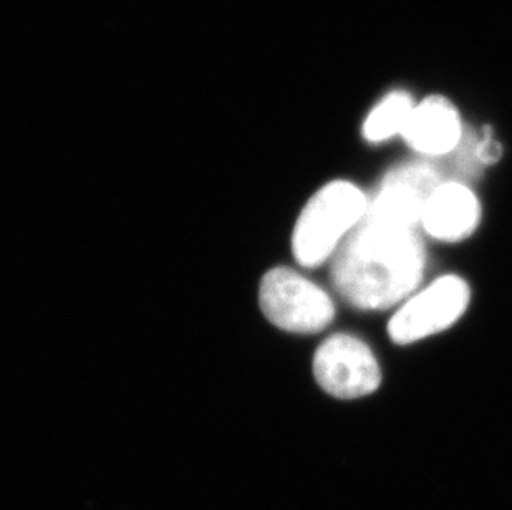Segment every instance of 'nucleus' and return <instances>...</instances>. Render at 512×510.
<instances>
[{
	"label": "nucleus",
	"mask_w": 512,
	"mask_h": 510,
	"mask_svg": "<svg viewBox=\"0 0 512 510\" xmlns=\"http://www.w3.org/2000/svg\"><path fill=\"white\" fill-rule=\"evenodd\" d=\"M413 100L405 92H393L373 108L363 123V136L370 143L390 140L405 128L408 116L413 110Z\"/></svg>",
	"instance_id": "1a4fd4ad"
},
{
	"label": "nucleus",
	"mask_w": 512,
	"mask_h": 510,
	"mask_svg": "<svg viewBox=\"0 0 512 510\" xmlns=\"http://www.w3.org/2000/svg\"><path fill=\"white\" fill-rule=\"evenodd\" d=\"M483 141H479L476 143V158L481 161V163H496L499 158H501V153H503V148L499 143L491 138V128H484Z\"/></svg>",
	"instance_id": "9d476101"
},
{
	"label": "nucleus",
	"mask_w": 512,
	"mask_h": 510,
	"mask_svg": "<svg viewBox=\"0 0 512 510\" xmlns=\"http://www.w3.org/2000/svg\"><path fill=\"white\" fill-rule=\"evenodd\" d=\"M401 136L418 153L443 156L461 143L463 123L450 100L433 95L413 106Z\"/></svg>",
	"instance_id": "0eeeda50"
},
{
	"label": "nucleus",
	"mask_w": 512,
	"mask_h": 510,
	"mask_svg": "<svg viewBox=\"0 0 512 510\" xmlns=\"http://www.w3.org/2000/svg\"><path fill=\"white\" fill-rule=\"evenodd\" d=\"M315 380L322 390L340 400L372 395L382 383V370L367 343L335 333L315 352Z\"/></svg>",
	"instance_id": "20e7f679"
},
{
	"label": "nucleus",
	"mask_w": 512,
	"mask_h": 510,
	"mask_svg": "<svg viewBox=\"0 0 512 510\" xmlns=\"http://www.w3.org/2000/svg\"><path fill=\"white\" fill-rule=\"evenodd\" d=\"M438 186L440 176L431 164L398 166L387 174L378 193L368 201L363 219L415 229L421 222L428 199Z\"/></svg>",
	"instance_id": "423d86ee"
},
{
	"label": "nucleus",
	"mask_w": 512,
	"mask_h": 510,
	"mask_svg": "<svg viewBox=\"0 0 512 510\" xmlns=\"http://www.w3.org/2000/svg\"><path fill=\"white\" fill-rule=\"evenodd\" d=\"M365 194L347 181H334L310 198L300 212L292 236V252L299 265L312 269L339 249L343 236L353 231L367 212Z\"/></svg>",
	"instance_id": "f03ea898"
},
{
	"label": "nucleus",
	"mask_w": 512,
	"mask_h": 510,
	"mask_svg": "<svg viewBox=\"0 0 512 510\" xmlns=\"http://www.w3.org/2000/svg\"><path fill=\"white\" fill-rule=\"evenodd\" d=\"M259 304L267 320L285 332H322L335 315L330 295L289 267H274L264 275Z\"/></svg>",
	"instance_id": "7ed1b4c3"
},
{
	"label": "nucleus",
	"mask_w": 512,
	"mask_h": 510,
	"mask_svg": "<svg viewBox=\"0 0 512 510\" xmlns=\"http://www.w3.org/2000/svg\"><path fill=\"white\" fill-rule=\"evenodd\" d=\"M481 219V206L471 189L461 183H443L433 191L421 216L425 231L446 242L471 236Z\"/></svg>",
	"instance_id": "6e6552de"
},
{
	"label": "nucleus",
	"mask_w": 512,
	"mask_h": 510,
	"mask_svg": "<svg viewBox=\"0 0 512 510\" xmlns=\"http://www.w3.org/2000/svg\"><path fill=\"white\" fill-rule=\"evenodd\" d=\"M469 295L468 284L456 275L435 280L393 315L388 323L390 338L398 345H408L443 332L466 312Z\"/></svg>",
	"instance_id": "39448f33"
},
{
	"label": "nucleus",
	"mask_w": 512,
	"mask_h": 510,
	"mask_svg": "<svg viewBox=\"0 0 512 510\" xmlns=\"http://www.w3.org/2000/svg\"><path fill=\"white\" fill-rule=\"evenodd\" d=\"M425 264L415 229L362 219L335 251L332 282L353 307L383 310L418 287Z\"/></svg>",
	"instance_id": "f257e3e1"
}]
</instances>
